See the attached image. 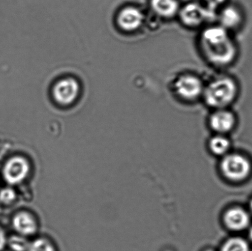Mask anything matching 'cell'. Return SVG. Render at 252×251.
Segmentation results:
<instances>
[{
  "label": "cell",
  "mask_w": 252,
  "mask_h": 251,
  "mask_svg": "<svg viewBox=\"0 0 252 251\" xmlns=\"http://www.w3.org/2000/svg\"><path fill=\"white\" fill-rule=\"evenodd\" d=\"M199 46L208 63L217 68L231 65L238 55L231 33L218 24L209 25L202 29Z\"/></svg>",
  "instance_id": "cell-1"
},
{
  "label": "cell",
  "mask_w": 252,
  "mask_h": 251,
  "mask_svg": "<svg viewBox=\"0 0 252 251\" xmlns=\"http://www.w3.org/2000/svg\"><path fill=\"white\" fill-rule=\"evenodd\" d=\"M239 87L235 79L219 75L205 84L202 99L212 110L229 108L238 97Z\"/></svg>",
  "instance_id": "cell-2"
},
{
  "label": "cell",
  "mask_w": 252,
  "mask_h": 251,
  "mask_svg": "<svg viewBox=\"0 0 252 251\" xmlns=\"http://www.w3.org/2000/svg\"><path fill=\"white\" fill-rule=\"evenodd\" d=\"M205 84L203 80L195 74L183 73L174 80L173 90L179 99L193 102L202 98Z\"/></svg>",
  "instance_id": "cell-3"
},
{
  "label": "cell",
  "mask_w": 252,
  "mask_h": 251,
  "mask_svg": "<svg viewBox=\"0 0 252 251\" xmlns=\"http://www.w3.org/2000/svg\"><path fill=\"white\" fill-rule=\"evenodd\" d=\"M216 15V12L207 9L204 4L192 2L180 7L178 17L185 27L197 28L211 21Z\"/></svg>",
  "instance_id": "cell-4"
},
{
  "label": "cell",
  "mask_w": 252,
  "mask_h": 251,
  "mask_svg": "<svg viewBox=\"0 0 252 251\" xmlns=\"http://www.w3.org/2000/svg\"><path fill=\"white\" fill-rule=\"evenodd\" d=\"M81 91L80 82L75 78L67 76L54 84L52 95L57 104L61 107H68L78 100Z\"/></svg>",
  "instance_id": "cell-5"
},
{
  "label": "cell",
  "mask_w": 252,
  "mask_h": 251,
  "mask_svg": "<svg viewBox=\"0 0 252 251\" xmlns=\"http://www.w3.org/2000/svg\"><path fill=\"white\" fill-rule=\"evenodd\" d=\"M220 168L222 173L229 180L239 182L250 174L251 164L246 157L241 154H227L222 159Z\"/></svg>",
  "instance_id": "cell-6"
},
{
  "label": "cell",
  "mask_w": 252,
  "mask_h": 251,
  "mask_svg": "<svg viewBox=\"0 0 252 251\" xmlns=\"http://www.w3.org/2000/svg\"><path fill=\"white\" fill-rule=\"evenodd\" d=\"M145 20L142 10L135 6H126L118 14L117 24L120 30L126 33H133L142 28Z\"/></svg>",
  "instance_id": "cell-7"
},
{
  "label": "cell",
  "mask_w": 252,
  "mask_h": 251,
  "mask_svg": "<svg viewBox=\"0 0 252 251\" xmlns=\"http://www.w3.org/2000/svg\"><path fill=\"white\" fill-rule=\"evenodd\" d=\"M208 121L210 127L217 134L225 135L235 127L236 117L229 108H223L212 111Z\"/></svg>",
  "instance_id": "cell-8"
},
{
  "label": "cell",
  "mask_w": 252,
  "mask_h": 251,
  "mask_svg": "<svg viewBox=\"0 0 252 251\" xmlns=\"http://www.w3.org/2000/svg\"><path fill=\"white\" fill-rule=\"evenodd\" d=\"M29 171L28 162L22 157H16L7 162L3 169V176L7 183L16 184L26 178Z\"/></svg>",
  "instance_id": "cell-9"
},
{
  "label": "cell",
  "mask_w": 252,
  "mask_h": 251,
  "mask_svg": "<svg viewBox=\"0 0 252 251\" xmlns=\"http://www.w3.org/2000/svg\"><path fill=\"white\" fill-rule=\"evenodd\" d=\"M217 16L218 24L231 33L240 28L243 23V14L240 10L232 5L223 7Z\"/></svg>",
  "instance_id": "cell-10"
},
{
  "label": "cell",
  "mask_w": 252,
  "mask_h": 251,
  "mask_svg": "<svg viewBox=\"0 0 252 251\" xmlns=\"http://www.w3.org/2000/svg\"><path fill=\"white\" fill-rule=\"evenodd\" d=\"M223 221L228 229L234 232H240L249 227L251 219L248 212L244 209L234 207L229 209L224 213Z\"/></svg>",
  "instance_id": "cell-11"
},
{
  "label": "cell",
  "mask_w": 252,
  "mask_h": 251,
  "mask_svg": "<svg viewBox=\"0 0 252 251\" xmlns=\"http://www.w3.org/2000/svg\"><path fill=\"white\" fill-rule=\"evenodd\" d=\"M153 13L163 19H171L178 16L180 6L177 0H150Z\"/></svg>",
  "instance_id": "cell-12"
},
{
  "label": "cell",
  "mask_w": 252,
  "mask_h": 251,
  "mask_svg": "<svg viewBox=\"0 0 252 251\" xmlns=\"http://www.w3.org/2000/svg\"><path fill=\"white\" fill-rule=\"evenodd\" d=\"M13 226L17 232L24 235L33 234L36 230L35 222L27 213L17 214L14 218Z\"/></svg>",
  "instance_id": "cell-13"
},
{
  "label": "cell",
  "mask_w": 252,
  "mask_h": 251,
  "mask_svg": "<svg viewBox=\"0 0 252 251\" xmlns=\"http://www.w3.org/2000/svg\"><path fill=\"white\" fill-rule=\"evenodd\" d=\"M209 146L214 154L219 156H225L230 149L231 143L225 135L217 134L210 139Z\"/></svg>",
  "instance_id": "cell-14"
},
{
  "label": "cell",
  "mask_w": 252,
  "mask_h": 251,
  "mask_svg": "<svg viewBox=\"0 0 252 251\" xmlns=\"http://www.w3.org/2000/svg\"><path fill=\"white\" fill-rule=\"evenodd\" d=\"M219 251H250V248L243 238L233 237L226 240Z\"/></svg>",
  "instance_id": "cell-15"
},
{
  "label": "cell",
  "mask_w": 252,
  "mask_h": 251,
  "mask_svg": "<svg viewBox=\"0 0 252 251\" xmlns=\"http://www.w3.org/2000/svg\"><path fill=\"white\" fill-rule=\"evenodd\" d=\"M28 251H55L53 246L48 241L38 239L34 241L30 246Z\"/></svg>",
  "instance_id": "cell-16"
},
{
  "label": "cell",
  "mask_w": 252,
  "mask_h": 251,
  "mask_svg": "<svg viewBox=\"0 0 252 251\" xmlns=\"http://www.w3.org/2000/svg\"><path fill=\"white\" fill-rule=\"evenodd\" d=\"M9 246L14 251H28L30 247L26 240L20 237H12L9 240Z\"/></svg>",
  "instance_id": "cell-17"
},
{
  "label": "cell",
  "mask_w": 252,
  "mask_h": 251,
  "mask_svg": "<svg viewBox=\"0 0 252 251\" xmlns=\"http://www.w3.org/2000/svg\"><path fill=\"white\" fill-rule=\"evenodd\" d=\"M16 197V194L12 189H3L0 191V201L3 203L12 202Z\"/></svg>",
  "instance_id": "cell-18"
},
{
  "label": "cell",
  "mask_w": 252,
  "mask_h": 251,
  "mask_svg": "<svg viewBox=\"0 0 252 251\" xmlns=\"http://www.w3.org/2000/svg\"><path fill=\"white\" fill-rule=\"evenodd\" d=\"M204 1L207 9L216 13L217 10L225 3L226 0H204Z\"/></svg>",
  "instance_id": "cell-19"
},
{
  "label": "cell",
  "mask_w": 252,
  "mask_h": 251,
  "mask_svg": "<svg viewBox=\"0 0 252 251\" xmlns=\"http://www.w3.org/2000/svg\"><path fill=\"white\" fill-rule=\"evenodd\" d=\"M5 244H6V237L3 230L0 228V251L3 249Z\"/></svg>",
  "instance_id": "cell-20"
},
{
  "label": "cell",
  "mask_w": 252,
  "mask_h": 251,
  "mask_svg": "<svg viewBox=\"0 0 252 251\" xmlns=\"http://www.w3.org/2000/svg\"><path fill=\"white\" fill-rule=\"evenodd\" d=\"M249 238H250L252 242V227H251L250 230H249Z\"/></svg>",
  "instance_id": "cell-21"
},
{
  "label": "cell",
  "mask_w": 252,
  "mask_h": 251,
  "mask_svg": "<svg viewBox=\"0 0 252 251\" xmlns=\"http://www.w3.org/2000/svg\"><path fill=\"white\" fill-rule=\"evenodd\" d=\"M250 208H251V210L252 213V200L251 201V203H250Z\"/></svg>",
  "instance_id": "cell-22"
},
{
  "label": "cell",
  "mask_w": 252,
  "mask_h": 251,
  "mask_svg": "<svg viewBox=\"0 0 252 251\" xmlns=\"http://www.w3.org/2000/svg\"><path fill=\"white\" fill-rule=\"evenodd\" d=\"M203 251H215L213 249H206V250H205Z\"/></svg>",
  "instance_id": "cell-23"
},
{
  "label": "cell",
  "mask_w": 252,
  "mask_h": 251,
  "mask_svg": "<svg viewBox=\"0 0 252 251\" xmlns=\"http://www.w3.org/2000/svg\"></svg>",
  "instance_id": "cell-24"
}]
</instances>
